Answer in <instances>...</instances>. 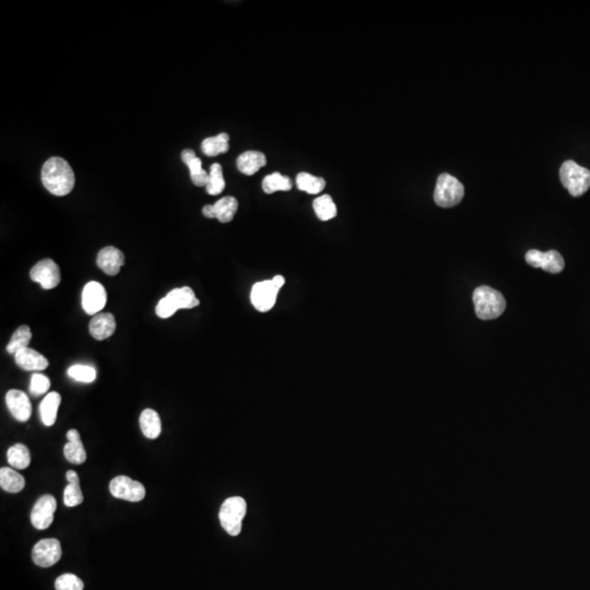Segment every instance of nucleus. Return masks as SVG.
Masks as SVG:
<instances>
[{
	"mask_svg": "<svg viewBox=\"0 0 590 590\" xmlns=\"http://www.w3.org/2000/svg\"><path fill=\"white\" fill-rule=\"evenodd\" d=\"M6 404L15 419L27 422L32 414V404L28 395L18 389H11L6 395Z\"/></svg>",
	"mask_w": 590,
	"mask_h": 590,
	"instance_id": "4468645a",
	"label": "nucleus"
},
{
	"mask_svg": "<svg viewBox=\"0 0 590 590\" xmlns=\"http://www.w3.org/2000/svg\"><path fill=\"white\" fill-rule=\"evenodd\" d=\"M279 289L273 285V280L260 281L252 285L250 301L258 312L266 313L273 310L277 301Z\"/></svg>",
	"mask_w": 590,
	"mask_h": 590,
	"instance_id": "1a4fd4ad",
	"label": "nucleus"
},
{
	"mask_svg": "<svg viewBox=\"0 0 590 590\" xmlns=\"http://www.w3.org/2000/svg\"><path fill=\"white\" fill-rule=\"evenodd\" d=\"M296 186L302 192H306L310 195H317L323 192L326 186L325 179L323 177L314 176V175L302 172L296 176Z\"/></svg>",
	"mask_w": 590,
	"mask_h": 590,
	"instance_id": "a878e982",
	"label": "nucleus"
},
{
	"mask_svg": "<svg viewBox=\"0 0 590 590\" xmlns=\"http://www.w3.org/2000/svg\"><path fill=\"white\" fill-rule=\"evenodd\" d=\"M0 485L1 489L9 493H19L26 487V480L13 468H1L0 469Z\"/></svg>",
	"mask_w": 590,
	"mask_h": 590,
	"instance_id": "5701e85b",
	"label": "nucleus"
},
{
	"mask_svg": "<svg viewBox=\"0 0 590 590\" xmlns=\"http://www.w3.org/2000/svg\"><path fill=\"white\" fill-rule=\"evenodd\" d=\"M225 188V181L223 177L222 167L219 163L212 164L210 167L209 179L206 186L208 194L217 196L221 194Z\"/></svg>",
	"mask_w": 590,
	"mask_h": 590,
	"instance_id": "c756f323",
	"label": "nucleus"
},
{
	"mask_svg": "<svg viewBox=\"0 0 590 590\" xmlns=\"http://www.w3.org/2000/svg\"><path fill=\"white\" fill-rule=\"evenodd\" d=\"M524 259L531 267L541 268L550 273H560L564 269V259L557 250L543 252L538 250H530L524 256Z\"/></svg>",
	"mask_w": 590,
	"mask_h": 590,
	"instance_id": "6e6552de",
	"label": "nucleus"
},
{
	"mask_svg": "<svg viewBox=\"0 0 590 590\" xmlns=\"http://www.w3.org/2000/svg\"><path fill=\"white\" fill-rule=\"evenodd\" d=\"M314 211L318 219L329 221L337 215V207L329 195L318 197L313 202Z\"/></svg>",
	"mask_w": 590,
	"mask_h": 590,
	"instance_id": "c85d7f7f",
	"label": "nucleus"
},
{
	"mask_svg": "<svg viewBox=\"0 0 590 590\" xmlns=\"http://www.w3.org/2000/svg\"><path fill=\"white\" fill-rule=\"evenodd\" d=\"M61 397L59 393L52 391L48 393L47 396L40 402V416L44 425L52 426L57 419V414H59V408L61 406Z\"/></svg>",
	"mask_w": 590,
	"mask_h": 590,
	"instance_id": "412c9836",
	"label": "nucleus"
},
{
	"mask_svg": "<svg viewBox=\"0 0 590 590\" xmlns=\"http://www.w3.org/2000/svg\"><path fill=\"white\" fill-rule=\"evenodd\" d=\"M109 492L114 497L129 502H140L146 497L144 485L126 476L114 478L109 485Z\"/></svg>",
	"mask_w": 590,
	"mask_h": 590,
	"instance_id": "423d86ee",
	"label": "nucleus"
},
{
	"mask_svg": "<svg viewBox=\"0 0 590 590\" xmlns=\"http://www.w3.org/2000/svg\"><path fill=\"white\" fill-rule=\"evenodd\" d=\"M182 160L190 169V179L194 185L198 187H206L209 179V173L202 169V160L196 157L192 149H186L182 152Z\"/></svg>",
	"mask_w": 590,
	"mask_h": 590,
	"instance_id": "a211bd4d",
	"label": "nucleus"
},
{
	"mask_svg": "<svg viewBox=\"0 0 590 590\" xmlns=\"http://www.w3.org/2000/svg\"><path fill=\"white\" fill-rule=\"evenodd\" d=\"M63 455L71 464H81L86 460V453L82 441H68L63 447Z\"/></svg>",
	"mask_w": 590,
	"mask_h": 590,
	"instance_id": "7c9ffc66",
	"label": "nucleus"
},
{
	"mask_svg": "<svg viewBox=\"0 0 590 590\" xmlns=\"http://www.w3.org/2000/svg\"><path fill=\"white\" fill-rule=\"evenodd\" d=\"M42 182L46 190L54 196L63 197L70 194L75 187L76 177L68 162L63 158L53 157L44 163Z\"/></svg>",
	"mask_w": 590,
	"mask_h": 590,
	"instance_id": "f257e3e1",
	"label": "nucleus"
},
{
	"mask_svg": "<svg viewBox=\"0 0 590 590\" xmlns=\"http://www.w3.org/2000/svg\"><path fill=\"white\" fill-rule=\"evenodd\" d=\"M560 179L565 190L573 197L583 196L590 188V171L576 162L568 160L560 169Z\"/></svg>",
	"mask_w": 590,
	"mask_h": 590,
	"instance_id": "7ed1b4c3",
	"label": "nucleus"
},
{
	"mask_svg": "<svg viewBox=\"0 0 590 590\" xmlns=\"http://www.w3.org/2000/svg\"><path fill=\"white\" fill-rule=\"evenodd\" d=\"M472 298L476 314L482 321H492L499 317L506 308V301L502 293L487 285L476 289Z\"/></svg>",
	"mask_w": 590,
	"mask_h": 590,
	"instance_id": "f03ea898",
	"label": "nucleus"
},
{
	"mask_svg": "<svg viewBox=\"0 0 590 590\" xmlns=\"http://www.w3.org/2000/svg\"><path fill=\"white\" fill-rule=\"evenodd\" d=\"M31 339H32V333H31L30 327L26 325L20 326L11 335L10 341L7 345L8 354L15 356L19 351L29 348Z\"/></svg>",
	"mask_w": 590,
	"mask_h": 590,
	"instance_id": "cd10ccee",
	"label": "nucleus"
},
{
	"mask_svg": "<svg viewBox=\"0 0 590 590\" xmlns=\"http://www.w3.org/2000/svg\"><path fill=\"white\" fill-rule=\"evenodd\" d=\"M68 375L75 381H80V383H92L96 381V372L92 366L73 365L68 370Z\"/></svg>",
	"mask_w": 590,
	"mask_h": 590,
	"instance_id": "2f4dec72",
	"label": "nucleus"
},
{
	"mask_svg": "<svg viewBox=\"0 0 590 590\" xmlns=\"http://www.w3.org/2000/svg\"><path fill=\"white\" fill-rule=\"evenodd\" d=\"M56 590H84V584L78 576L63 574L55 582Z\"/></svg>",
	"mask_w": 590,
	"mask_h": 590,
	"instance_id": "72a5a7b5",
	"label": "nucleus"
},
{
	"mask_svg": "<svg viewBox=\"0 0 590 590\" xmlns=\"http://www.w3.org/2000/svg\"><path fill=\"white\" fill-rule=\"evenodd\" d=\"M57 510V503L53 495H43L38 499L32 512L31 522L38 530L47 529L53 524L54 514Z\"/></svg>",
	"mask_w": 590,
	"mask_h": 590,
	"instance_id": "9b49d317",
	"label": "nucleus"
},
{
	"mask_svg": "<svg viewBox=\"0 0 590 590\" xmlns=\"http://www.w3.org/2000/svg\"><path fill=\"white\" fill-rule=\"evenodd\" d=\"M239 209V202L232 196L223 197L215 204H207L202 209V215L208 219H218L221 223H229L234 219Z\"/></svg>",
	"mask_w": 590,
	"mask_h": 590,
	"instance_id": "ddd939ff",
	"label": "nucleus"
},
{
	"mask_svg": "<svg viewBox=\"0 0 590 590\" xmlns=\"http://www.w3.org/2000/svg\"><path fill=\"white\" fill-rule=\"evenodd\" d=\"M248 510L245 499L240 497H229L220 508L219 518L223 529L231 536H239Z\"/></svg>",
	"mask_w": 590,
	"mask_h": 590,
	"instance_id": "20e7f679",
	"label": "nucleus"
},
{
	"mask_svg": "<svg viewBox=\"0 0 590 590\" xmlns=\"http://www.w3.org/2000/svg\"><path fill=\"white\" fill-rule=\"evenodd\" d=\"M156 313H157V315L160 318H164L165 319V318H169L171 316L174 315L176 313V310H175L174 306L172 305V303L169 302V298L165 296V298H161L160 302L158 303Z\"/></svg>",
	"mask_w": 590,
	"mask_h": 590,
	"instance_id": "c9c22d12",
	"label": "nucleus"
},
{
	"mask_svg": "<svg viewBox=\"0 0 590 590\" xmlns=\"http://www.w3.org/2000/svg\"><path fill=\"white\" fill-rule=\"evenodd\" d=\"M50 387H51V381L47 376L40 373L33 374L30 384V391L33 396L38 397L47 393Z\"/></svg>",
	"mask_w": 590,
	"mask_h": 590,
	"instance_id": "f704fd0d",
	"label": "nucleus"
},
{
	"mask_svg": "<svg viewBox=\"0 0 590 590\" xmlns=\"http://www.w3.org/2000/svg\"><path fill=\"white\" fill-rule=\"evenodd\" d=\"M15 363L24 371H44L50 365L47 358L31 348L23 349L15 356Z\"/></svg>",
	"mask_w": 590,
	"mask_h": 590,
	"instance_id": "f3484780",
	"label": "nucleus"
},
{
	"mask_svg": "<svg viewBox=\"0 0 590 590\" xmlns=\"http://www.w3.org/2000/svg\"><path fill=\"white\" fill-rule=\"evenodd\" d=\"M229 135L225 133L206 138L202 144V152L208 157H217L219 154L227 153L229 149Z\"/></svg>",
	"mask_w": 590,
	"mask_h": 590,
	"instance_id": "b1692460",
	"label": "nucleus"
},
{
	"mask_svg": "<svg viewBox=\"0 0 590 590\" xmlns=\"http://www.w3.org/2000/svg\"><path fill=\"white\" fill-rule=\"evenodd\" d=\"M140 429L144 437L150 439H156L160 437L162 432L161 419L159 414L152 409H146L140 414Z\"/></svg>",
	"mask_w": 590,
	"mask_h": 590,
	"instance_id": "4be33fe9",
	"label": "nucleus"
},
{
	"mask_svg": "<svg viewBox=\"0 0 590 590\" xmlns=\"http://www.w3.org/2000/svg\"><path fill=\"white\" fill-rule=\"evenodd\" d=\"M107 294L105 288L100 282L91 281L86 283L82 291V308L88 315L101 313L105 308Z\"/></svg>",
	"mask_w": 590,
	"mask_h": 590,
	"instance_id": "f8f14e48",
	"label": "nucleus"
},
{
	"mask_svg": "<svg viewBox=\"0 0 590 590\" xmlns=\"http://www.w3.org/2000/svg\"><path fill=\"white\" fill-rule=\"evenodd\" d=\"M271 280H273V285H275L279 290L282 288L285 283V279L282 277V275H275Z\"/></svg>",
	"mask_w": 590,
	"mask_h": 590,
	"instance_id": "58836bf2",
	"label": "nucleus"
},
{
	"mask_svg": "<svg viewBox=\"0 0 590 590\" xmlns=\"http://www.w3.org/2000/svg\"><path fill=\"white\" fill-rule=\"evenodd\" d=\"M464 196V187L456 177L443 173L437 179L434 190V202L441 208H452L462 202Z\"/></svg>",
	"mask_w": 590,
	"mask_h": 590,
	"instance_id": "39448f33",
	"label": "nucleus"
},
{
	"mask_svg": "<svg viewBox=\"0 0 590 590\" xmlns=\"http://www.w3.org/2000/svg\"><path fill=\"white\" fill-rule=\"evenodd\" d=\"M8 462L15 469H26L31 464V454L28 447L23 444H15L8 449Z\"/></svg>",
	"mask_w": 590,
	"mask_h": 590,
	"instance_id": "bb28decb",
	"label": "nucleus"
},
{
	"mask_svg": "<svg viewBox=\"0 0 590 590\" xmlns=\"http://www.w3.org/2000/svg\"><path fill=\"white\" fill-rule=\"evenodd\" d=\"M267 164L265 154L259 151H246L237 158V169L243 174L254 175Z\"/></svg>",
	"mask_w": 590,
	"mask_h": 590,
	"instance_id": "6ab92c4d",
	"label": "nucleus"
},
{
	"mask_svg": "<svg viewBox=\"0 0 590 590\" xmlns=\"http://www.w3.org/2000/svg\"><path fill=\"white\" fill-rule=\"evenodd\" d=\"M30 277L34 282L40 283L42 288L51 290L61 283V270L53 259L46 258L31 269Z\"/></svg>",
	"mask_w": 590,
	"mask_h": 590,
	"instance_id": "0eeeda50",
	"label": "nucleus"
},
{
	"mask_svg": "<svg viewBox=\"0 0 590 590\" xmlns=\"http://www.w3.org/2000/svg\"><path fill=\"white\" fill-rule=\"evenodd\" d=\"M61 545L57 539L38 541L32 550L33 562L40 568H51L61 560Z\"/></svg>",
	"mask_w": 590,
	"mask_h": 590,
	"instance_id": "9d476101",
	"label": "nucleus"
},
{
	"mask_svg": "<svg viewBox=\"0 0 590 590\" xmlns=\"http://www.w3.org/2000/svg\"><path fill=\"white\" fill-rule=\"evenodd\" d=\"M66 477H67V480H68L69 483H77V485H80V479H79L78 474H77L76 471H73V470H69L66 474Z\"/></svg>",
	"mask_w": 590,
	"mask_h": 590,
	"instance_id": "e433bc0d",
	"label": "nucleus"
},
{
	"mask_svg": "<svg viewBox=\"0 0 590 590\" xmlns=\"http://www.w3.org/2000/svg\"><path fill=\"white\" fill-rule=\"evenodd\" d=\"M96 264L103 273L113 277L119 275L121 268L124 266L125 256L119 248L107 246L98 252Z\"/></svg>",
	"mask_w": 590,
	"mask_h": 590,
	"instance_id": "2eb2a0df",
	"label": "nucleus"
},
{
	"mask_svg": "<svg viewBox=\"0 0 590 590\" xmlns=\"http://www.w3.org/2000/svg\"><path fill=\"white\" fill-rule=\"evenodd\" d=\"M167 298H169L172 305L174 306L176 310H192V308L199 305L200 303L199 300L196 298L194 291L190 287H183V288L169 291L167 294Z\"/></svg>",
	"mask_w": 590,
	"mask_h": 590,
	"instance_id": "aec40b11",
	"label": "nucleus"
},
{
	"mask_svg": "<svg viewBox=\"0 0 590 590\" xmlns=\"http://www.w3.org/2000/svg\"><path fill=\"white\" fill-rule=\"evenodd\" d=\"M89 331L96 340H105L116 331V321L111 313H98L93 316Z\"/></svg>",
	"mask_w": 590,
	"mask_h": 590,
	"instance_id": "dca6fc26",
	"label": "nucleus"
},
{
	"mask_svg": "<svg viewBox=\"0 0 590 590\" xmlns=\"http://www.w3.org/2000/svg\"><path fill=\"white\" fill-rule=\"evenodd\" d=\"M67 439H68V441H81L80 434L77 430H69L68 433H67Z\"/></svg>",
	"mask_w": 590,
	"mask_h": 590,
	"instance_id": "4c0bfd02",
	"label": "nucleus"
},
{
	"mask_svg": "<svg viewBox=\"0 0 590 590\" xmlns=\"http://www.w3.org/2000/svg\"><path fill=\"white\" fill-rule=\"evenodd\" d=\"M292 186V181H291L290 177L285 176L278 172L267 175L262 181V190L268 195L277 192H289Z\"/></svg>",
	"mask_w": 590,
	"mask_h": 590,
	"instance_id": "393cba45",
	"label": "nucleus"
},
{
	"mask_svg": "<svg viewBox=\"0 0 590 590\" xmlns=\"http://www.w3.org/2000/svg\"><path fill=\"white\" fill-rule=\"evenodd\" d=\"M84 493L81 491L80 485L69 483L63 491V503L66 506L76 507L84 503Z\"/></svg>",
	"mask_w": 590,
	"mask_h": 590,
	"instance_id": "473e14b6",
	"label": "nucleus"
}]
</instances>
